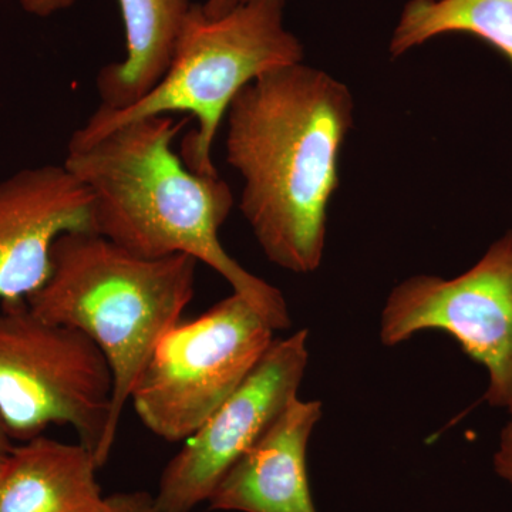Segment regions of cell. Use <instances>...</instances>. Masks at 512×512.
Here are the masks:
<instances>
[{"mask_svg": "<svg viewBox=\"0 0 512 512\" xmlns=\"http://www.w3.org/2000/svg\"><path fill=\"white\" fill-rule=\"evenodd\" d=\"M353 117L349 87L303 63L262 74L225 116L227 163L244 180L239 208L266 258L292 274L322 264Z\"/></svg>", "mask_w": 512, "mask_h": 512, "instance_id": "obj_1", "label": "cell"}, {"mask_svg": "<svg viewBox=\"0 0 512 512\" xmlns=\"http://www.w3.org/2000/svg\"><path fill=\"white\" fill-rule=\"evenodd\" d=\"M153 116L89 143L67 144L64 167L93 197L94 228L146 259L187 254L204 262L262 313L275 330L291 328L284 295L228 255L220 229L234 205L224 180L194 173L174 150L185 124Z\"/></svg>", "mask_w": 512, "mask_h": 512, "instance_id": "obj_2", "label": "cell"}, {"mask_svg": "<svg viewBox=\"0 0 512 512\" xmlns=\"http://www.w3.org/2000/svg\"><path fill=\"white\" fill-rule=\"evenodd\" d=\"M197 265L191 255L140 258L97 232H67L52 249L49 278L26 299L42 318L83 332L109 363L104 463L144 367L194 298Z\"/></svg>", "mask_w": 512, "mask_h": 512, "instance_id": "obj_3", "label": "cell"}, {"mask_svg": "<svg viewBox=\"0 0 512 512\" xmlns=\"http://www.w3.org/2000/svg\"><path fill=\"white\" fill-rule=\"evenodd\" d=\"M285 9L286 0H248L211 19L192 3L160 82L124 109L100 104L70 141L89 143L131 121L187 113L198 126L184 138L181 157L194 173L217 177L212 147L232 101L262 74L302 63L303 46L285 28Z\"/></svg>", "mask_w": 512, "mask_h": 512, "instance_id": "obj_4", "label": "cell"}, {"mask_svg": "<svg viewBox=\"0 0 512 512\" xmlns=\"http://www.w3.org/2000/svg\"><path fill=\"white\" fill-rule=\"evenodd\" d=\"M111 400L109 363L83 332L42 318L28 301L0 302V419L13 440L72 426L101 468Z\"/></svg>", "mask_w": 512, "mask_h": 512, "instance_id": "obj_5", "label": "cell"}, {"mask_svg": "<svg viewBox=\"0 0 512 512\" xmlns=\"http://www.w3.org/2000/svg\"><path fill=\"white\" fill-rule=\"evenodd\" d=\"M275 329L238 293L165 333L131 393L138 419L171 441L190 439L258 365Z\"/></svg>", "mask_w": 512, "mask_h": 512, "instance_id": "obj_6", "label": "cell"}, {"mask_svg": "<svg viewBox=\"0 0 512 512\" xmlns=\"http://www.w3.org/2000/svg\"><path fill=\"white\" fill-rule=\"evenodd\" d=\"M426 330L453 336L487 370L485 402L511 412L512 229L456 278L416 275L394 286L380 322L383 345H400Z\"/></svg>", "mask_w": 512, "mask_h": 512, "instance_id": "obj_7", "label": "cell"}, {"mask_svg": "<svg viewBox=\"0 0 512 512\" xmlns=\"http://www.w3.org/2000/svg\"><path fill=\"white\" fill-rule=\"evenodd\" d=\"M309 332L275 339L247 379L167 464L154 500L161 512H191L210 500L229 468L298 397L309 362Z\"/></svg>", "mask_w": 512, "mask_h": 512, "instance_id": "obj_8", "label": "cell"}, {"mask_svg": "<svg viewBox=\"0 0 512 512\" xmlns=\"http://www.w3.org/2000/svg\"><path fill=\"white\" fill-rule=\"evenodd\" d=\"M67 232H96L93 197L64 165L23 168L0 181V302L26 301L52 269Z\"/></svg>", "mask_w": 512, "mask_h": 512, "instance_id": "obj_9", "label": "cell"}, {"mask_svg": "<svg viewBox=\"0 0 512 512\" xmlns=\"http://www.w3.org/2000/svg\"><path fill=\"white\" fill-rule=\"evenodd\" d=\"M322 403L295 397L211 494L212 511L318 512L308 474L309 440Z\"/></svg>", "mask_w": 512, "mask_h": 512, "instance_id": "obj_10", "label": "cell"}, {"mask_svg": "<svg viewBox=\"0 0 512 512\" xmlns=\"http://www.w3.org/2000/svg\"><path fill=\"white\" fill-rule=\"evenodd\" d=\"M92 451L37 436L16 444L0 476V512H109Z\"/></svg>", "mask_w": 512, "mask_h": 512, "instance_id": "obj_11", "label": "cell"}, {"mask_svg": "<svg viewBox=\"0 0 512 512\" xmlns=\"http://www.w3.org/2000/svg\"><path fill=\"white\" fill-rule=\"evenodd\" d=\"M126 32L123 62L101 67V106L124 109L146 96L167 72L190 0H117Z\"/></svg>", "mask_w": 512, "mask_h": 512, "instance_id": "obj_12", "label": "cell"}, {"mask_svg": "<svg viewBox=\"0 0 512 512\" xmlns=\"http://www.w3.org/2000/svg\"><path fill=\"white\" fill-rule=\"evenodd\" d=\"M444 35L477 37L512 67V0H409L393 30L390 56Z\"/></svg>", "mask_w": 512, "mask_h": 512, "instance_id": "obj_13", "label": "cell"}, {"mask_svg": "<svg viewBox=\"0 0 512 512\" xmlns=\"http://www.w3.org/2000/svg\"><path fill=\"white\" fill-rule=\"evenodd\" d=\"M109 512H161L153 495L144 491L117 493L107 497Z\"/></svg>", "mask_w": 512, "mask_h": 512, "instance_id": "obj_14", "label": "cell"}, {"mask_svg": "<svg viewBox=\"0 0 512 512\" xmlns=\"http://www.w3.org/2000/svg\"><path fill=\"white\" fill-rule=\"evenodd\" d=\"M510 420L500 434L497 450L493 457L495 474L512 487V410Z\"/></svg>", "mask_w": 512, "mask_h": 512, "instance_id": "obj_15", "label": "cell"}, {"mask_svg": "<svg viewBox=\"0 0 512 512\" xmlns=\"http://www.w3.org/2000/svg\"><path fill=\"white\" fill-rule=\"evenodd\" d=\"M18 2L29 15L49 18L55 13L72 8L76 0H18Z\"/></svg>", "mask_w": 512, "mask_h": 512, "instance_id": "obj_16", "label": "cell"}, {"mask_svg": "<svg viewBox=\"0 0 512 512\" xmlns=\"http://www.w3.org/2000/svg\"><path fill=\"white\" fill-rule=\"evenodd\" d=\"M238 5H241V0H207L201 6L208 18L218 19L221 16L227 15L228 12L237 8Z\"/></svg>", "mask_w": 512, "mask_h": 512, "instance_id": "obj_17", "label": "cell"}, {"mask_svg": "<svg viewBox=\"0 0 512 512\" xmlns=\"http://www.w3.org/2000/svg\"><path fill=\"white\" fill-rule=\"evenodd\" d=\"M15 446V440L10 436L9 430L6 429L3 420L0 419V476H2L3 470H5L10 454H12Z\"/></svg>", "mask_w": 512, "mask_h": 512, "instance_id": "obj_18", "label": "cell"}, {"mask_svg": "<svg viewBox=\"0 0 512 512\" xmlns=\"http://www.w3.org/2000/svg\"><path fill=\"white\" fill-rule=\"evenodd\" d=\"M248 2V0H241V3Z\"/></svg>", "mask_w": 512, "mask_h": 512, "instance_id": "obj_19", "label": "cell"}]
</instances>
